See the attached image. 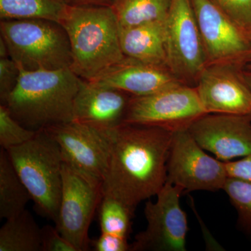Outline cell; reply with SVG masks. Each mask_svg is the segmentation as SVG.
I'll return each mask as SVG.
<instances>
[{
    "label": "cell",
    "mask_w": 251,
    "mask_h": 251,
    "mask_svg": "<svg viewBox=\"0 0 251 251\" xmlns=\"http://www.w3.org/2000/svg\"><path fill=\"white\" fill-rule=\"evenodd\" d=\"M61 24L70 41L71 69L80 78L94 80L125 58L113 8L68 6Z\"/></svg>",
    "instance_id": "3"
},
{
    "label": "cell",
    "mask_w": 251,
    "mask_h": 251,
    "mask_svg": "<svg viewBox=\"0 0 251 251\" xmlns=\"http://www.w3.org/2000/svg\"><path fill=\"white\" fill-rule=\"evenodd\" d=\"M27 187L40 216L55 224L62 190V166L60 148L45 129L22 145L6 150Z\"/></svg>",
    "instance_id": "4"
},
{
    "label": "cell",
    "mask_w": 251,
    "mask_h": 251,
    "mask_svg": "<svg viewBox=\"0 0 251 251\" xmlns=\"http://www.w3.org/2000/svg\"><path fill=\"white\" fill-rule=\"evenodd\" d=\"M90 247L94 251H128L130 244L128 238L101 232L97 239L90 241Z\"/></svg>",
    "instance_id": "28"
},
{
    "label": "cell",
    "mask_w": 251,
    "mask_h": 251,
    "mask_svg": "<svg viewBox=\"0 0 251 251\" xmlns=\"http://www.w3.org/2000/svg\"><path fill=\"white\" fill-rule=\"evenodd\" d=\"M41 251H77L59 233L57 227L46 225L41 227Z\"/></svg>",
    "instance_id": "27"
},
{
    "label": "cell",
    "mask_w": 251,
    "mask_h": 251,
    "mask_svg": "<svg viewBox=\"0 0 251 251\" xmlns=\"http://www.w3.org/2000/svg\"><path fill=\"white\" fill-rule=\"evenodd\" d=\"M8 57H9V54L7 46H6L4 39L0 36V58Z\"/></svg>",
    "instance_id": "31"
},
{
    "label": "cell",
    "mask_w": 251,
    "mask_h": 251,
    "mask_svg": "<svg viewBox=\"0 0 251 251\" xmlns=\"http://www.w3.org/2000/svg\"><path fill=\"white\" fill-rule=\"evenodd\" d=\"M172 0H116L112 6L120 28L165 21Z\"/></svg>",
    "instance_id": "21"
},
{
    "label": "cell",
    "mask_w": 251,
    "mask_h": 251,
    "mask_svg": "<svg viewBox=\"0 0 251 251\" xmlns=\"http://www.w3.org/2000/svg\"><path fill=\"white\" fill-rule=\"evenodd\" d=\"M62 181L55 227L77 251H90L89 229L101 201L100 187L65 163L62 166Z\"/></svg>",
    "instance_id": "11"
},
{
    "label": "cell",
    "mask_w": 251,
    "mask_h": 251,
    "mask_svg": "<svg viewBox=\"0 0 251 251\" xmlns=\"http://www.w3.org/2000/svg\"><path fill=\"white\" fill-rule=\"evenodd\" d=\"M204 151L188 128L173 131L167 163V182L187 192L223 190L228 178L226 163Z\"/></svg>",
    "instance_id": "8"
},
{
    "label": "cell",
    "mask_w": 251,
    "mask_h": 251,
    "mask_svg": "<svg viewBox=\"0 0 251 251\" xmlns=\"http://www.w3.org/2000/svg\"><path fill=\"white\" fill-rule=\"evenodd\" d=\"M68 6H109L112 7L116 0H64Z\"/></svg>",
    "instance_id": "30"
},
{
    "label": "cell",
    "mask_w": 251,
    "mask_h": 251,
    "mask_svg": "<svg viewBox=\"0 0 251 251\" xmlns=\"http://www.w3.org/2000/svg\"><path fill=\"white\" fill-rule=\"evenodd\" d=\"M112 145L102 196L132 209L156 196L167 181L173 131L163 127L124 123L109 130Z\"/></svg>",
    "instance_id": "1"
},
{
    "label": "cell",
    "mask_w": 251,
    "mask_h": 251,
    "mask_svg": "<svg viewBox=\"0 0 251 251\" xmlns=\"http://www.w3.org/2000/svg\"><path fill=\"white\" fill-rule=\"evenodd\" d=\"M21 70L10 57L0 58V104H5L17 85Z\"/></svg>",
    "instance_id": "26"
},
{
    "label": "cell",
    "mask_w": 251,
    "mask_h": 251,
    "mask_svg": "<svg viewBox=\"0 0 251 251\" xmlns=\"http://www.w3.org/2000/svg\"><path fill=\"white\" fill-rule=\"evenodd\" d=\"M249 36H250L251 39V31H250V32L249 33Z\"/></svg>",
    "instance_id": "34"
},
{
    "label": "cell",
    "mask_w": 251,
    "mask_h": 251,
    "mask_svg": "<svg viewBox=\"0 0 251 251\" xmlns=\"http://www.w3.org/2000/svg\"><path fill=\"white\" fill-rule=\"evenodd\" d=\"M0 251H41V228L29 211L25 209L1 226Z\"/></svg>",
    "instance_id": "19"
},
{
    "label": "cell",
    "mask_w": 251,
    "mask_h": 251,
    "mask_svg": "<svg viewBox=\"0 0 251 251\" xmlns=\"http://www.w3.org/2000/svg\"><path fill=\"white\" fill-rule=\"evenodd\" d=\"M205 114L196 87L179 83L149 95L133 96L125 123L156 126L175 131L188 128Z\"/></svg>",
    "instance_id": "9"
},
{
    "label": "cell",
    "mask_w": 251,
    "mask_h": 251,
    "mask_svg": "<svg viewBox=\"0 0 251 251\" xmlns=\"http://www.w3.org/2000/svg\"><path fill=\"white\" fill-rule=\"evenodd\" d=\"M166 22L167 67L183 83L196 84L208 62L191 0H172Z\"/></svg>",
    "instance_id": "7"
},
{
    "label": "cell",
    "mask_w": 251,
    "mask_h": 251,
    "mask_svg": "<svg viewBox=\"0 0 251 251\" xmlns=\"http://www.w3.org/2000/svg\"><path fill=\"white\" fill-rule=\"evenodd\" d=\"M246 63H247V70L251 72V58Z\"/></svg>",
    "instance_id": "33"
},
{
    "label": "cell",
    "mask_w": 251,
    "mask_h": 251,
    "mask_svg": "<svg viewBox=\"0 0 251 251\" xmlns=\"http://www.w3.org/2000/svg\"><path fill=\"white\" fill-rule=\"evenodd\" d=\"M179 186L166 183L156 202L145 204L146 229L137 234L130 251H186L187 216L180 206Z\"/></svg>",
    "instance_id": "10"
},
{
    "label": "cell",
    "mask_w": 251,
    "mask_h": 251,
    "mask_svg": "<svg viewBox=\"0 0 251 251\" xmlns=\"http://www.w3.org/2000/svg\"><path fill=\"white\" fill-rule=\"evenodd\" d=\"M225 163L228 177L251 181V153L238 161Z\"/></svg>",
    "instance_id": "29"
},
{
    "label": "cell",
    "mask_w": 251,
    "mask_h": 251,
    "mask_svg": "<svg viewBox=\"0 0 251 251\" xmlns=\"http://www.w3.org/2000/svg\"><path fill=\"white\" fill-rule=\"evenodd\" d=\"M31 200L27 187L23 184L13 166L7 151L0 150V217L11 219L25 210Z\"/></svg>",
    "instance_id": "18"
},
{
    "label": "cell",
    "mask_w": 251,
    "mask_h": 251,
    "mask_svg": "<svg viewBox=\"0 0 251 251\" xmlns=\"http://www.w3.org/2000/svg\"><path fill=\"white\" fill-rule=\"evenodd\" d=\"M134 209L117 198L102 196L99 205V221L103 233L128 238L131 230Z\"/></svg>",
    "instance_id": "22"
},
{
    "label": "cell",
    "mask_w": 251,
    "mask_h": 251,
    "mask_svg": "<svg viewBox=\"0 0 251 251\" xmlns=\"http://www.w3.org/2000/svg\"><path fill=\"white\" fill-rule=\"evenodd\" d=\"M239 27L251 31V0H210Z\"/></svg>",
    "instance_id": "25"
},
{
    "label": "cell",
    "mask_w": 251,
    "mask_h": 251,
    "mask_svg": "<svg viewBox=\"0 0 251 251\" xmlns=\"http://www.w3.org/2000/svg\"><path fill=\"white\" fill-rule=\"evenodd\" d=\"M60 148L64 163L100 187L108 169L112 139L109 130L76 121L44 128Z\"/></svg>",
    "instance_id": "6"
},
{
    "label": "cell",
    "mask_w": 251,
    "mask_h": 251,
    "mask_svg": "<svg viewBox=\"0 0 251 251\" xmlns=\"http://www.w3.org/2000/svg\"><path fill=\"white\" fill-rule=\"evenodd\" d=\"M36 132L28 129L11 115L5 105L0 104V145L5 150L20 146L35 136Z\"/></svg>",
    "instance_id": "24"
},
{
    "label": "cell",
    "mask_w": 251,
    "mask_h": 251,
    "mask_svg": "<svg viewBox=\"0 0 251 251\" xmlns=\"http://www.w3.org/2000/svg\"><path fill=\"white\" fill-rule=\"evenodd\" d=\"M205 151L224 162L251 153V120L248 116L205 114L188 127Z\"/></svg>",
    "instance_id": "14"
},
{
    "label": "cell",
    "mask_w": 251,
    "mask_h": 251,
    "mask_svg": "<svg viewBox=\"0 0 251 251\" xmlns=\"http://www.w3.org/2000/svg\"><path fill=\"white\" fill-rule=\"evenodd\" d=\"M237 64L206 65L196 82V90L206 114L249 116L251 91Z\"/></svg>",
    "instance_id": "13"
},
{
    "label": "cell",
    "mask_w": 251,
    "mask_h": 251,
    "mask_svg": "<svg viewBox=\"0 0 251 251\" xmlns=\"http://www.w3.org/2000/svg\"><path fill=\"white\" fill-rule=\"evenodd\" d=\"M166 21L120 28V45L125 57L168 68Z\"/></svg>",
    "instance_id": "17"
},
{
    "label": "cell",
    "mask_w": 251,
    "mask_h": 251,
    "mask_svg": "<svg viewBox=\"0 0 251 251\" xmlns=\"http://www.w3.org/2000/svg\"><path fill=\"white\" fill-rule=\"evenodd\" d=\"M223 190L237 210L239 223L251 230V181L228 177Z\"/></svg>",
    "instance_id": "23"
},
{
    "label": "cell",
    "mask_w": 251,
    "mask_h": 251,
    "mask_svg": "<svg viewBox=\"0 0 251 251\" xmlns=\"http://www.w3.org/2000/svg\"><path fill=\"white\" fill-rule=\"evenodd\" d=\"M242 76L243 78H244V81H245L246 83L248 85V87H249L251 91V71H245V72H242ZM251 120V112L250 115L248 116Z\"/></svg>",
    "instance_id": "32"
},
{
    "label": "cell",
    "mask_w": 251,
    "mask_h": 251,
    "mask_svg": "<svg viewBox=\"0 0 251 251\" xmlns=\"http://www.w3.org/2000/svg\"><path fill=\"white\" fill-rule=\"evenodd\" d=\"M67 8L64 0H0V18L44 19L61 23Z\"/></svg>",
    "instance_id": "20"
},
{
    "label": "cell",
    "mask_w": 251,
    "mask_h": 251,
    "mask_svg": "<svg viewBox=\"0 0 251 251\" xmlns=\"http://www.w3.org/2000/svg\"><path fill=\"white\" fill-rule=\"evenodd\" d=\"M208 64L246 63L251 58V39L210 0H191Z\"/></svg>",
    "instance_id": "12"
},
{
    "label": "cell",
    "mask_w": 251,
    "mask_h": 251,
    "mask_svg": "<svg viewBox=\"0 0 251 251\" xmlns=\"http://www.w3.org/2000/svg\"><path fill=\"white\" fill-rule=\"evenodd\" d=\"M20 70L17 85L3 104L19 123L38 131L74 121L80 77L71 69Z\"/></svg>",
    "instance_id": "2"
},
{
    "label": "cell",
    "mask_w": 251,
    "mask_h": 251,
    "mask_svg": "<svg viewBox=\"0 0 251 251\" xmlns=\"http://www.w3.org/2000/svg\"><path fill=\"white\" fill-rule=\"evenodd\" d=\"M91 81L124 91L135 97L149 95L183 83L168 68L127 57Z\"/></svg>",
    "instance_id": "16"
},
{
    "label": "cell",
    "mask_w": 251,
    "mask_h": 251,
    "mask_svg": "<svg viewBox=\"0 0 251 251\" xmlns=\"http://www.w3.org/2000/svg\"><path fill=\"white\" fill-rule=\"evenodd\" d=\"M9 57L26 71L71 69L72 49L61 23L44 19L1 20Z\"/></svg>",
    "instance_id": "5"
},
{
    "label": "cell",
    "mask_w": 251,
    "mask_h": 251,
    "mask_svg": "<svg viewBox=\"0 0 251 251\" xmlns=\"http://www.w3.org/2000/svg\"><path fill=\"white\" fill-rule=\"evenodd\" d=\"M133 96L124 91L80 78L74 100V121L101 130L125 123Z\"/></svg>",
    "instance_id": "15"
}]
</instances>
